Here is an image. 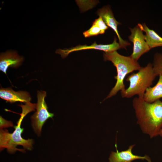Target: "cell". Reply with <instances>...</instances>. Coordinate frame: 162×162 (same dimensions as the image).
<instances>
[{"label": "cell", "mask_w": 162, "mask_h": 162, "mask_svg": "<svg viewBox=\"0 0 162 162\" xmlns=\"http://www.w3.org/2000/svg\"><path fill=\"white\" fill-rule=\"evenodd\" d=\"M132 105L143 132L151 138L159 135L162 128V101L158 100L149 103L138 97L133 99Z\"/></svg>", "instance_id": "6da1fadb"}, {"label": "cell", "mask_w": 162, "mask_h": 162, "mask_svg": "<svg viewBox=\"0 0 162 162\" xmlns=\"http://www.w3.org/2000/svg\"><path fill=\"white\" fill-rule=\"evenodd\" d=\"M22 108V112L20 117L17 122V125L14 126L15 130L10 133L6 129H0V149L2 151L6 148L8 152L10 154L15 153L16 151L25 152L24 149L31 150L33 148L32 139L25 140L21 136L24 129L21 128L22 122L24 117L28 113L34 111L36 104L30 102L25 104L24 105H20Z\"/></svg>", "instance_id": "7a4b0ae2"}, {"label": "cell", "mask_w": 162, "mask_h": 162, "mask_svg": "<svg viewBox=\"0 0 162 162\" xmlns=\"http://www.w3.org/2000/svg\"><path fill=\"white\" fill-rule=\"evenodd\" d=\"M103 58L105 61L111 62L116 67L117 75L114 77L116 80V83L105 100L115 95L120 91L123 92L126 88L124 83V79L127 75L135 70H139L141 67L139 63L130 56H125L119 54L117 51L109 52H104Z\"/></svg>", "instance_id": "3957f363"}, {"label": "cell", "mask_w": 162, "mask_h": 162, "mask_svg": "<svg viewBox=\"0 0 162 162\" xmlns=\"http://www.w3.org/2000/svg\"><path fill=\"white\" fill-rule=\"evenodd\" d=\"M138 72L128 76L126 79L130 85L124 91L121 93L123 98H130L135 95L143 98L147 88L151 87L157 75L152 63H149L144 67H141Z\"/></svg>", "instance_id": "277c9868"}, {"label": "cell", "mask_w": 162, "mask_h": 162, "mask_svg": "<svg viewBox=\"0 0 162 162\" xmlns=\"http://www.w3.org/2000/svg\"><path fill=\"white\" fill-rule=\"evenodd\" d=\"M46 92L45 91H37V102L36 104V112L31 117L32 128L38 135L40 134L42 128L46 121L53 117L54 114L50 112L45 101Z\"/></svg>", "instance_id": "5b68a950"}, {"label": "cell", "mask_w": 162, "mask_h": 162, "mask_svg": "<svg viewBox=\"0 0 162 162\" xmlns=\"http://www.w3.org/2000/svg\"><path fill=\"white\" fill-rule=\"evenodd\" d=\"M131 34L128 38L133 44V52L130 56L135 61H137L141 56L148 52L151 49L145 39L143 31L137 25L133 28H129Z\"/></svg>", "instance_id": "8992f818"}, {"label": "cell", "mask_w": 162, "mask_h": 162, "mask_svg": "<svg viewBox=\"0 0 162 162\" xmlns=\"http://www.w3.org/2000/svg\"><path fill=\"white\" fill-rule=\"evenodd\" d=\"M121 48L120 45L118 42H117V38L115 37L113 42L110 44H97L96 42L90 45L86 44L79 45L74 47H72L69 49L62 50H57L56 52L59 54L61 57L64 58L71 52L80 50L88 49H94L104 51L105 52H109L114 51H117Z\"/></svg>", "instance_id": "52a82bcc"}, {"label": "cell", "mask_w": 162, "mask_h": 162, "mask_svg": "<svg viewBox=\"0 0 162 162\" xmlns=\"http://www.w3.org/2000/svg\"><path fill=\"white\" fill-rule=\"evenodd\" d=\"M97 14L99 16L102 17L106 25L111 28L115 32L117 35L121 48L126 50V47L130 45L128 41L122 39L120 36L118 31V26L120 24V22H118L115 18L110 7L106 6L99 9Z\"/></svg>", "instance_id": "ba28073f"}, {"label": "cell", "mask_w": 162, "mask_h": 162, "mask_svg": "<svg viewBox=\"0 0 162 162\" xmlns=\"http://www.w3.org/2000/svg\"><path fill=\"white\" fill-rule=\"evenodd\" d=\"M134 146L135 145H131L127 150L119 152L116 144V152H111L109 158V162H131L137 159L146 160L148 162H151L150 158L147 155L141 156L134 154L132 149Z\"/></svg>", "instance_id": "9c48e42d"}, {"label": "cell", "mask_w": 162, "mask_h": 162, "mask_svg": "<svg viewBox=\"0 0 162 162\" xmlns=\"http://www.w3.org/2000/svg\"><path fill=\"white\" fill-rule=\"evenodd\" d=\"M0 97L11 103L20 102L25 104L30 102L31 100V96L27 92H16L10 88H4L1 87L0 89Z\"/></svg>", "instance_id": "30bf717a"}, {"label": "cell", "mask_w": 162, "mask_h": 162, "mask_svg": "<svg viewBox=\"0 0 162 162\" xmlns=\"http://www.w3.org/2000/svg\"><path fill=\"white\" fill-rule=\"evenodd\" d=\"M23 59V58L19 56L15 52L8 51L1 53L0 56V70L6 74L9 67H18Z\"/></svg>", "instance_id": "8fae6325"}, {"label": "cell", "mask_w": 162, "mask_h": 162, "mask_svg": "<svg viewBox=\"0 0 162 162\" xmlns=\"http://www.w3.org/2000/svg\"><path fill=\"white\" fill-rule=\"evenodd\" d=\"M137 25L143 32H145V40L151 49L162 47V37L156 32L149 28L145 23H139Z\"/></svg>", "instance_id": "7c38bea8"}, {"label": "cell", "mask_w": 162, "mask_h": 162, "mask_svg": "<svg viewBox=\"0 0 162 162\" xmlns=\"http://www.w3.org/2000/svg\"><path fill=\"white\" fill-rule=\"evenodd\" d=\"M158 76L156 85L147 88L144 94L143 99L147 102L152 103L162 98V75Z\"/></svg>", "instance_id": "4fadbf2b"}, {"label": "cell", "mask_w": 162, "mask_h": 162, "mask_svg": "<svg viewBox=\"0 0 162 162\" xmlns=\"http://www.w3.org/2000/svg\"><path fill=\"white\" fill-rule=\"evenodd\" d=\"M152 64L157 76L162 75V52H157L154 54Z\"/></svg>", "instance_id": "5bb4252c"}, {"label": "cell", "mask_w": 162, "mask_h": 162, "mask_svg": "<svg viewBox=\"0 0 162 162\" xmlns=\"http://www.w3.org/2000/svg\"><path fill=\"white\" fill-rule=\"evenodd\" d=\"M83 34L85 38H89L101 34V31L97 26L92 24L90 28L83 32Z\"/></svg>", "instance_id": "9a60e30c"}, {"label": "cell", "mask_w": 162, "mask_h": 162, "mask_svg": "<svg viewBox=\"0 0 162 162\" xmlns=\"http://www.w3.org/2000/svg\"><path fill=\"white\" fill-rule=\"evenodd\" d=\"M92 24L97 26L100 30L101 34L105 33V31L108 29L109 27L100 16L95 19L92 22Z\"/></svg>", "instance_id": "2e32d148"}, {"label": "cell", "mask_w": 162, "mask_h": 162, "mask_svg": "<svg viewBox=\"0 0 162 162\" xmlns=\"http://www.w3.org/2000/svg\"><path fill=\"white\" fill-rule=\"evenodd\" d=\"M0 129H3V128L14 127L13 124L11 121H8L5 119L1 116L0 117Z\"/></svg>", "instance_id": "e0dca14e"}, {"label": "cell", "mask_w": 162, "mask_h": 162, "mask_svg": "<svg viewBox=\"0 0 162 162\" xmlns=\"http://www.w3.org/2000/svg\"><path fill=\"white\" fill-rule=\"evenodd\" d=\"M159 135L161 137H162V128L160 131Z\"/></svg>", "instance_id": "ac0fdd59"}]
</instances>
